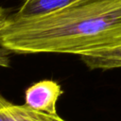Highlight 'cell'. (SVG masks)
Instances as JSON below:
<instances>
[{"mask_svg": "<svg viewBox=\"0 0 121 121\" xmlns=\"http://www.w3.org/2000/svg\"><path fill=\"white\" fill-rule=\"evenodd\" d=\"M121 44V0H77L47 15H9L0 46L17 54L83 56Z\"/></svg>", "mask_w": 121, "mask_h": 121, "instance_id": "1", "label": "cell"}, {"mask_svg": "<svg viewBox=\"0 0 121 121\" xmlns=\"http://www.w3.org/2000/svg\"><path fill=\"white\" fill-rule=\"evenodd\" d=\"M63 91L52 79H43L29 86L25 93V106L35 112L56 115V104Z\"/></svg>", "mask_w": 121, "mask_h": 121, "instance_id": "2", "label": "cell"}, {"mask_svg": "<svg viewBox=\"0 0 121 121\" xmlns=\"http://www.w3.org/2000/svg\"><path fill=\"white\" fill-rule=\"evenodd\" d=\"M77 0H25L16 13L15 18H34L58 11Z\"/></svg>", "mask_w": 121, "mask_h": 121, "instance_id": "3", "label": "cell"}, {"mask_svg": "<svg viewBox=\"0 0 121 121\" xmlns=\"http://www.w3.org/2000/svg\"><path fill=\"white\" fill-rule=\"evenodd\" d=\"M80 60L90 69L121 68V44L80 56Z\"/></svg>", "mask_w": 121, "mask_h": 121, "instance_id": "4", "label": "cell"}, {"mask_svg": "<svg viewBox=\"0 0 121 121\" xmlns=\"http://www.w3.org/2000/svg\"><path fill=\"white\" fill-rule=\"evenodd\" d=\"M0 121H23L21 105H15L0 95Z\"/></svg>", "mask_w": 121, "mask_h": 121, "instance_id": "5", "label": "cell"}, {"mask_svg": "<svg viewBox=\"0 0 121 121\" xmlns=\"http://www.w3.org/2000/svg\"><path fill=\"white\" fill-rule=\"evenodd\" d=\"M21 109L24 121H65L58 114L49 115L39 112H35L33 110L28 109L25 105H21Z\"/></svg>", "mask_w": 121, "mask_h": 121, "instance_id": "6", "label": "cell"}, {"mask_svg": "<svg viewBox=\"0 0 121 121\" xmlns=\"http://www.w3.org/2000/svg\"><path fill=\"white\" fill-rule=\"evenodd\" d=\"M9 51L6 48L0 46V67H9Z\"/></svg>", "mask_w": 121, "mask_h": 121, "instance_id": "7", "label": "cell"}, {"mask_svg": "<svg viewBox=\"0 0 121 121\" xmlns=\"http://www.w3.org/2000/svg\"><path fill=\"white\" fill-rule=\"evenodd\" d=\"M9 17V15H8L7 10L5 9H3L2 7H0V33L3 30V28L5 27Z\"/></svg>", "mask_w": 121, "mask_h": 121, "instance_id": "8", "label": "cell"}]
</instances>
